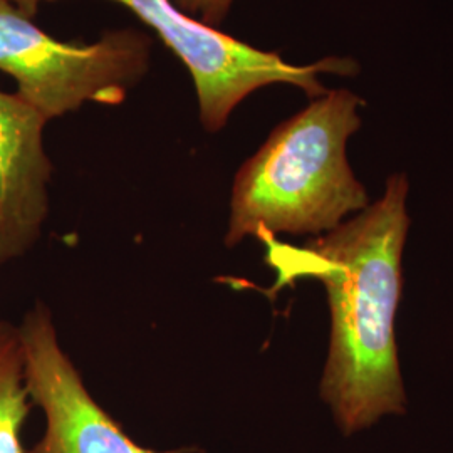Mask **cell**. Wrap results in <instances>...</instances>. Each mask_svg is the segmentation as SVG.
<instances>
[{"label": "cell", "mask_w": 453, "mask_h": 453, "mask_svg": "<svg viewBox=\"0 0 453 453\" xmlns=\"http://www.w3.org/2000/svg\"><path fill=\"white\" fill-rule=\"evenodd\" d=\"M234 0H175L177 7L187 16L198 17L200 22L215 29L226 20Z\"/></svg>", "instance_id": "cell-8"}, {"label": "cell", "mask_w": 453, "mask_h": 453, "mask_svg": "<svg viewBox=\"0 0 453 453\" xmlns=\"http://www.w3.org/2000/svg\"><path fill=\"white\" fill-rule=\"evenodd\" d=\"M406 195L408 180L395 173L378 202L306 245L262 241L275 288L311 277L326 289L331 336L319 395L346 437L406 410L395 341L410 226Z\"/></svg>", "instance_id": "cell-1"}, {"label": "cell", "mask_w": 453, "mask_h": 453, "mask_svg": "<svg viewBox=\"0 0 453 453\" xmlns=\"http://www.w3.org/2000/svg\"><path fill=\"white\" fill-rule=\"evenodd\" d=\"M151 41L134 29L110 31L96 42H63L41 31L9 0H0V71L17 95L54 119L84 103L116 106L142 81Z\"/></svg>", "instance_id": "cell-3"}, {"label": "cell", "mask_w": 453, "mask_h": 453, "mask_svg": "<svg viewBox=\"0 0 453 453\" xmlns=\"http://www.w3.org/2000/svg\"><path fill=\"white\" fill-rule=\"evenodd\" d=\"M19 334L26 359L31 403L44 415V434L29 453H194V447L158 452L133 441L84 387L67 357L52 314L37 303L22 319Z\"/></svg>", "instance_id": "cell-5"}, {"label": "cell", "mask_w": 453, "mask_h": 453, "mask_svg": "<svg viewBox=\"0 0 453 453\" xmlns=\"http://www.w3.org/2000/svg\"><path fill=\"white\" fill-rule=\"evenodd\" d=\"M9 2L14 4L24 16L33 19L37 14V11H39V5L42 2H49V0H9Z\"/></svg>", "instance_id": "cell-9"}, {"label": "cell", "mask_w": 453, "mask_h": 453, "mask_svg": "<svg viewBox=\"0 0 453 453\" xmlns=\"http://www.w3.org/2000/svg\"><path fill=\"white\" fill-rule=\"evenodd\" d=\"M31 405L19 326L0 319V453H26L22 428Z\"/></svg>", "instance_id": "cell-7"}, {"label": "cell", "mask_w": 453, "mask_h": 453, "mask_svg": "<svg viewBox=\"0 0 453 453\" xmlns=\"http://www.w3.org/2000/svg\"><path fill=\"white\" fill-rule=\"evenodd\" d=\"M111 2L130 9L187 65L194 80L200 121L209 133L222 130L241 101L259 88L282 82L301 88L308 96L319 97L327 91L318 74L355 76L359 71L357 61L348 58H326L309 65H289L275 52L252 48L187 16L175 0Z\"/></svg>", "instance_id": "cell-4"}, {"label": "cell", "mask_w": 453, "mask_h": 453, "mask_svg": "<svg viewBox=\"0 0 453 453\" xmlns=\"http://www.w3.org/2000/svg\"><path fill=\"white\" fill-rule=\"evenodd\" d=\"M48 119L17 93L0 91V265L39 242L49 213Z\"/></svg>", "instance_id": "cell-6"}, {"label": "cell", "mask_w": 453, "mask_h": 453, "mask_svg": "<svg viewBox=\"0 0 453 453\" xmlns=\"http://www.w3.org/2000/svg\"><path fill=\"white\" fill-rule=\"evenodd\" d=\"M361 97L327 91L275 128L237 172L226 245L289 235H321L368 207L346 145L361 128Z\"/></svg>", "instance_id": "cell-2"}]
</instances>
